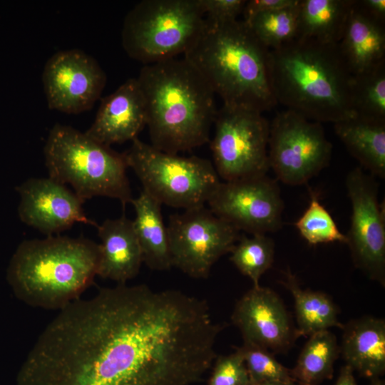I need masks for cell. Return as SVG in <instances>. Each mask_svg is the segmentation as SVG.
Returning a JSON list of instances; mask_svg holds the SVG:
<instances>
[{
    "label": "cell",
    "instance_id": "cell-4",
    "mask_svg": "<svg viewBox=\"0 0 385 385\" xmlns=\"http://www.w3.org/2000/svg\"><path fill=\"white\" fill-rule=\"evenodd\" d=\"M99 258V244L83 237L24 240L10 260L6 278L26 304L60 310L93 284Z\"/></svg>",
    "mask_w": 385,
    "mask_h": 385
},
{
    "label": "cell",
    "instance_id": "cell-19",
    "mask_svg": "<svg viewBox=\"0 0 385 385\" xmlns=\"http://www.w3.org/2000/svg\"><path fill=\"white\" fill-rule=\"evenodd\" d=\"M338 44L353 76L371 70L385 63V23L369 16L354 0Z\"/></svg>",
    "mask_w": 385,
    "mask_h": 385
},
{
    "label": "cell",
    "instance_id": "cell-12",
    "mask_svg": "<svg viewBox=\"0 0 385 385\" xmlns=\"http://www.w3.org/2000/svg\"><path fill=\"white\" fill-rule=\"evenodd\" d=\"M207 203L215 215L251 235L274 232L282 225L280 189L267 175L221 181Z\"/></svg>",
    "mask_w": 385,
    "mask_h": 385
},
{
    "label": "cell",
    "instance_id": "cell-18",
    "mask_svg": "<svg viewBox=\"0 0 385 385\" xmlns=\"http://www.w3.org/2000/svg\"><path fill=\"white\" fill-rule=\"evenodd\" d=\"M342 329L339 350L345 364L361 376L379 379L385 372V320L364 316Z\"/></svg>",
    "mask_w": 385,
    "mask_h": 385
},
{
    "label": "cell",
    "instance_id": "cell-27",
    "mask_svg": "<svg viewBox=\"0 0 385 385\" xmlns=\"http://www.w3.org/2000/svg\"><path fill=\"white\" fill-rule=\"evenodd\" d=\"M351 95L356 115L385 120V63L353 76Z\"/></svg>",
    "mask_w": 385,
    "mask_h": 385
},
{
    "label": "cell",
    "instance_id": "cell-8",
    "mask_svg": "<svg viewBox=\"0 0 385 385\" xmlns=\"http://www.w3.org/2000/svg\"><path fill=\"white\" fill-rule=\"evenodd\" d=\"M214 124L213 165L223 181L267 175L270 123L262 113L222 105Z\"/></svg>",
    "mask_w": 385,
    "mask_h": 385
},
{
    "label": "cell",
    "instance_id": "cell-2",
    "mask_svg": "<svg viewBox=\"0 0 385 385\" xmlns=\"http://www.w3.org/2000/svg\"><path fill=\"white\" fill-rule=\"evenodd\" d=\"M270 49L243 20L203 27L183 54L202 76L223 105L262 113L275 107L270 73Z\"/></svg>",
    "mask_w": 385,
    "mask_h": 385
},
{
    "label": "cell",
    "instance_id": "cell-14",
    "mask_svg": "<svg viewBox=\"0 0 385 385\" xmlns=\"http://www.w3.org/2000/svg\"><path fill=\"white\" fill-rule=\"evenodd\" d=\"M231 319L243 342L274 354L287 351L298 337L296 327L282 300L268 287H254L235 304Z\"/></svg>",
    "mask_w": 385,
    "mask_h": 385
},
{
    "label": "cell",
    "instance_id": "cell-1",
    "mask_svg": "<svg viewBox=\"0 0 385 385\" xmlns=\"http://www.w3.org/2000/svg\"><path fill=\"white\" fill-rule=\"evenodd\" d=\"M136 78L145 100L151 145L178 154L210 141L217 113L215 94L186 58L145 65Z\"/></svg>",
    "mask_w": 385,
    "mask_h": 385
},
{
    "label": "cell",
    "instance_id": "cell-9",
    "mask_svg": "<svg viewBox=\"0 0 385 385\" xmlns=\"http://www.w3.org/2000/svg\"><path fill=\"white\" fill-rule=\"evenodd\" d=\"M332 152L321 123L287 109L270 123V169L284 184H307L329 164Z\"/></svg>",
    "mask_w": 385,
    "mask_h": 385
},
{
    "label": "cell",
    "instance_id": "cell-17",
    "mask_svg": "<svg viewBox=\"0 0 385 385\" xmlns=\"http://www.w3.org/2000/svg\"><path fill=\"white\" fill-rule=\"evenodd\" d=\"M100 258L98 276L125 284L138 275L143 262L133 220L124 215L97 226Z\"/></svg>",
    "mask_w": 385,
    "mask_h": 385
},
{
    "label": "cell",
    "instance_id": "cell-32",
    "mask_svg": "<svg viewBox=\"0 0 385 385\" xmlns=\"http://www.w3.org/2000/svg\"><path fill=\"white\" fill-rule=\"evenodd\" d=\"M298 0H249L246 1L242 15L247 20L252 16L262 12L281 9L297 4Z\"/></svg>",
    "mask_w": 385,
    "mask_h": 385
},
{
    "label": "cell",
    "instance_id": "cell-34",
    "mask_svg": "<svg viewBox=\"0 0 385 385\" xmlns=\"http://www.w3.org/2000/svg\"><path fill=\"white\" fill-rule=\"evenodd\" d=\"M334 385H358L354 376L353 369L348 365H344L339 371Z\"/></svg>",
    "mask_w": 385,
    "mask_h": 385
},
{
    "label": "cell",
    "instance_id": "cell-25",
    "mask_svg": "<svg viewBox=\"0 0 385 385\" xmlns=\"http://www.w3.org/2000/svg\"><path fill=\"white\" fill-rule=\"evenodd\" d=\"M299 0L293 6L257 14L243 20L257 38L270 50L296 38Z\"/></svg>",
    "mask_w": 385,
    "mask_h": 385
},
{
    "label": "cell",
    "instance_id": "cell-31",
    "mask_svg": "<svg viewBox=\"0 0 385 385\" xmlns=\"http://www.w3.org/2000/svg\"><path fill=\"white\" fill-rule=\"evenodd\" d=\"M247 0H199L205 19L215 22L237 20Z\"/></svg>",
    "mask_w": 385,
    "mask_h": 385
},
{
    "label": "cell",
    "instance_id": "cell-23",
    "mask_svg": "<svg viewBox=\"0 0 385 385\" xmlns=\"http://www.w3.org/2000/svg\"><path fill=\"white\" fill-rule=\"evenodd\" d=\"M282 284L292 294L297 321L298 337H309L332 327L342 328L339 321L338 307L327 294L302 289L289 270L284 272Z\"/></svg>",
    "mask_w": 385,
    "mask_h": 385
},
{
    "label": "cell",
    "instance_id": "cell-22",
    "mask_svg": "<svg viewBox=\"0 0 385 385\" xmlns=\"http://www.w3.org/2000/svg\"><path fill=\"white\" fill-rule=\"evenodd\" d=\"M354 0H299L295 38L339 43Z\"/></svg>",
    "mask_w": 385,
    "mask_h": 385
},
{
    "label": "cell",
    "instance_id": "cell-21",
    "mask_svg": "<svg viewBox=\"0 0 385 385\" xmlns=\"http://www.w3.org/2000/svg\"><path fill=\"white\" fill-rule=\"evenodd\" d=\"M336 135L372 176H385V120L354 115L334 123Z\"/></svg>",
    "mask_w": 385,
    "mask_h": 385
},
{
    "label": "cell",
    "instance_id": "cell-13",
    "mask_svg": "<svg viewBox=\"0 0 385 385\" xmlns=\"http://www.w3.org/2000/svg\"><path fill=\"white\" fill-rule=\"evenodd\" d=\"M42 82L48 107L68 114L92 108L106 84L98 61L79 49L52 55L45 63Z\"/></svg>",
    "mask_w": 385,
    "mask_h": 385
},
{
    "label": "cell",
    "instance_id": "cell-35",
    "mask_svg": "<svg viewBox=\"0 0 385 385\" xmlns=\"http://www.w3.org/2000/svg\"><path fill=\"white\" fill-rule=\"evenodd\" d=\"M257 385H299L296 382H270V383H263Z\"/></svg>",
    "mask_w": 385,
    "mask_h": 385
},
{
    "label": "cell",
    "instance_id": "cell-29",
    "mask_svg": "<svg viewBox=\"0 0 385 385\" xmlns=\"http://www.w3.org/2000/svg\"><path fill=\"white\" fill-rule=\"evenodd\" d=\"M237 349L242 354L252 385L295 382L291 369L279 362L274 354L267 349L245 342Z\"/></svg>",
    "mask_w": 385,
    "mask_h": 385
},
{
    "label": "cell",
    "instance_id": "cell-24",
    "mask_svg": "<svg viewBox=\"0 0 385 385\" xmlns=\"http://www.w3.org/2000/svg\"><path fill=\"white\" fill-rule=\"evenodd\" d=\"M340 354L336 336L329 330L315 333L308 337L291 369L294 381L299 385H320L331 379L334 365Z\"/></svg>",
    "mask_w": 385,
    "mask_h": 385
},
{
    "label": "cell",
    "instance_id": "cell-36",
    "mask_svg": "<svg viewBox=\"0 0 385 385\" xmlns=\"http://www.w3.org/2000/svg\"><path fill=\"white\" fill-rule=\"evenodd\" d=\"M369 385H385L384 381L379 379L371 380V383Z\"/></svg>",
    "mask_w": 385,
    "mask_h": 385
},
{
    "label": "cell",
    "instance_id": "cell-11",
    "mask_svg": "<svg viewBox=\"0 0 385 385\" xmlns=\"http://www.w3.org/2000/svg\"><path fill=\"white\" fill-rule=\"evenodd\" d=\"M351 204V225L346 235L354 266L370 279L385 285V214L378 199V185L361 168L346 178Z\"/></svg>",
    "mask_w": 385,
    "mask_h": 385
},
{
    "label": "cell",
    "instance_id": "cell-26",
    "mask_svg": "<svg viewBox=\"0 0 385 385\" xmlns=\"http://www.w3.org/2000/svg\"><path fill=\"white\" fill-rule=\"evenodd\" d=\"M230 253V260L233 265L252 280L254 287H257L262 275L274 262V242L265 234L242 236Z\"/></svg>",
    "mask_w": 385,
    "mask_h": 385
},
{
    "label": "cell",
    "instance_id": "cell-15",
    "mask_svg": "<svg viewBox=\"0 0 385 385\" xmlns=\"http://www.w3.org/2000/svg\"><path fill=\"white\" fill-rule=\"evenodd\" d=\"M20 195L21 220L47 236L70 228L74 223L98 225L89 219L83 202L74 192L51 178H31L16 188Z\"/></svg>",
    "mask_w": 385,
    "mask_h": 385
},
{
    "label": "cell",
    "instance_id": "cell-16",
    "mask_svg": "<svg viewBox=\"0 0 385 385\" xmlns=\"http://www.w3.org/2000/svg\"><path fill=\"white\" fill-rule=\"evenodd\" d=\"M146 123L144 97L137 78H131L102 99L96 118L85 133L110 146L133 141Z\"/></svg>",
    "mask_w": 385,
    "mask_h": 385
},
{
    "label": "cell",
    "instance_id": "cell-5",
    "mask_svg": "<svg viewBox=\"0 0 385 385\" xmlns=\"http://www.w3.org/2000/svg\"><path fill=\"white\" fill-rule=\"evenodd\" d=\"M43 154L49 178L71 185L83 202L103 196L119 200L124 207L133 199L124 153L85 133L56 124L49 132Z\"/></svg>",
    "mask_w": 385,
    "mask_h": 385
},
{
    "label": "cell",
    "instance_id": "cell-20",
    "mask_svg": "<svg viewBox=\"0 0 385 385\" xmlns=\"http://www.w3.org/2000/svg\"><path fill=\"white\" fill-rule=\"evenodd\" d=\"M130 203L135 213L133 224L143 262L153 270H169L173 265L162 205L144 190Z\"/></svg>",
    "mask_w": 385,
    "mask_h": 385
},
{
    "label": "cell",
    "instance_id": "cell-7",
    "mask_svg": "<svg viewBox=\"0 0 385 385\" xmlns=\"http://www.w3.org/2000/svg\"><path fill=\"white\" fill-rule=\"evenodd\" d=\"M123 153L143 190L161 205L184 210L203 206L221 182L208 160L165 153L138 138Z\"/></svg>",
    "mask_w": 385,
    "mask_h": 385
},
{
    "label": "cell",
    "instance_id": "cell-33",
    "mask_svg": "<svg viewBox=\"0 0 385 385\" xmlns=\"http://www.w3.org/2000/svg\"><path fill=\"white\" fill-rule=\"evenodd\" d=\"M359 7L374 19L385 23V0H356Z\"/></svg>",
    "mask_w": 385,
    "mask_h": 385
},
{
    "label": "cell",
    "instance_id": "cell-28",
    "mask_svg": "<svg viewBox=\"0 0 385 385\" xmlns=\"http://www.w3.org/2000/svg\"><path fill=\"white\" fill-rule=\"evenodd\" d=\"M309 197L308 207L294 223L300 235L312 245L336 242L346 244V235L320 202L318 193L309 189Z\"/></svg>",
    "mask_w": 385,
    "mask_h": 385
},
{
    "label": "cell",
    "instance_id": "cell-3",
    "mask_svg": "<svg viewBox=\"0 0 385 385\" xmlns=\"http://www.w3.org/2000/svg\"><path fill=\"white\" fill-rule=\"evenodd\" d=\"M270 73L277 103L309 120L335 123L356 115L353 75L338 43L295 38L270 51Z\"/></svg>",
    "mask_w": 385,
    "mask_h": 385
},
{
    "label": "cell",
    "instance_id": "cell-6",
    "mask_svg": "<svg viewBox=\"0 0 385 385\" xmlns=\"http://www.w3.org/2000/svg\"><path fill=\"white\" fill-rule=\"evenodd\" d=\"M205 23L199 0H143L125 16L122 45L145 65L184 54Z\"/></svg>",
    "mask_w": 385,
    "mask_h": 385
},
{
    "label": "cell",
    "instance_id": "cell-10",
    "mask_svg": "<svg viewBox=\"0 0 385 385\" xmlns=\"http://www.w3.org/2000/svg\"><path fill=\"white\" fill-rule=\"evenodd\" d=\"M167 229L173 267L196 279L207 278L240 237L239 230L205 205L171 215Z\"/></svg>",
    "mask_w": 385,
    "mask_h": 385
},
{
    "label": "cell",
    "instance_id": "cell-30",
    "mask_svg": "<svg viewBox=\"0 0 385 385\" xmlns=\"http://www.w3.org/2000/svg\"><path fill=\"white\" fill-rule=\"evenodd\" d=\"M207 385H252L240 351L217 356Z\"/></svg>",
    "mask_w": 385,
    "mask_h": 385
}]
</instances>
